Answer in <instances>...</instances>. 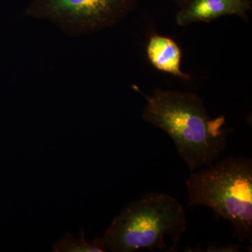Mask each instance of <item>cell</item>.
Returning <instances> with one entry per match:
<instances>
[{
	"label": "cell",
	"instance_id": "6da1fadb",
	"mask_svg": "<svg viewBox=\"0 0 252 252\" xmlns=\"http://www.w3.org/2000/svg\"><path fill=\"white\" fill-rule=\"evenodd\" d=\"M135 89L146 100L144 120L170 136L190 172L220 158L230 132L224 116L211 117L195 93L156 89L146 94L137 86Z\"/></svg>",
	"mask_w": 252,
	"mask_h": 252
},
{
	"label": "cell",
	"instance_id": "7a4b0ae2",
	"mask_svg": "<svg viewBox=\"0 0 252 252\" xmlns=\"http://www.w3.org/2000/svg\"><path fill=\"white\" fill-rule=\"evenodd\" d=\"M189 207H210L229 222L240 243L252 238V160L230 157L191 172L187 180Z\"/></svg>",
	"mask_w": 252,
	"mask_h": 252
},
{
	"label": "cell",
	"instance_id": "3957f363",
	"mask_svg": "<svg viewBox=\"0 0 252 252\" xmlns=\"http://www.w3.org/2000/svg\"><path fill=\"white\" fill-rule=\"evenodd\" d=\"M187 229L185 208L165 193L151 192L130 202L114 218L103 237L107 251L165 250L169 238L177 249Z\"/></svg>",
	"mask_w": 252,
	"mask_h": 252
},
{
	"label": "cell",
	"instance_id": "277c9868",
	"mask_svg": "<svg viewBox=\"0 0 252 252\" xmlns=\"http://www.w3.org/2000/svg\"><path fill=\"white\" fill-rule=\"evenodd\" d=\"M137 0H32L26 15L49 20L72 35L114 26L132 12Z\"/></svg>",
	"mask_w": 252,
	"mask_h": 252
},
{
	"label": "cell",
	"instance_id": "5b68a950",
	"mask_svg": "<svg viewBox=\"0 0 252 252\" xmlns=\"http://www.w3.org/2000/svg\"><path fill=\"white\" fill-rule=\"evenodd\" d=\"M251 9L250 0H189L177 13L176 22L179 26H187L192 23L210 22L229 15L247 18Z\"/></svg>",
	"mask_w": 252,
	"mask_h": 252
},
{
	"label": "cell",
	"instance_id": "8992f818",
	"mask_svg": "<svg viewBox=\"0 0 252 252\" xmlns=\"http://www.w3.org/2000/svg\"><path fill=\"white\" fill-rule=\"evenodd\" d=\"M146 54L149 63L158 70L182 80H190V75L184 72L181 68L182 50L172 38L152 34L147 43Z\"/></svg>",
	"mask_w": 252,
	"mask_h": 252
},
{
	"label": "cell",
	"instance_id": "52a82bcc",
	"mask_svg": "<svg viewBox=\"0 0 252 252\" xmlns=\"http://www.w3.org/2000/svg\"><path fill=\"white\" fill-rule=\"evenodd\" d=\"M54 252H107L103 238H97L94 241L88 242L85 238V233L81 230V237L74 238L68 233L64 238L54 244Z\"/></svg>",
	"mask_w": 252,
	"mask_h": 252
},
{
	"label": "cell",
	"instance_id": "ba28073f",
	"mask_svg": "<svg viewBox=\"0 0 252 252\" xmlns=\"http://www.w3.org/2000/svg\"><path fill=\"white\" fill-rule=\"evenodd\" d=\"M169 1H173V2L178 4L180 7H182V6H183L187 1H189V0H169Z\"/></svg>",
	"mask_w": 252,
	"mask_h": 252
}]
</instances>
